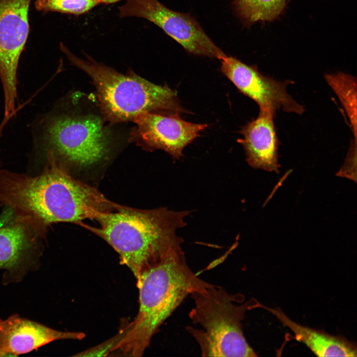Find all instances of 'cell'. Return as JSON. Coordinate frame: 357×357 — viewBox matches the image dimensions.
I'll return each mask as SVG.
<instances>
[{
  "instance_id": "6da1fadb",
  "label": "cell",
  "mask_w": 357,
  "mask_h": 357,
  "mask_svg": "<svg viewBox=\"0 0 357 357\" xmlns=\"http://www.w3.org/2000/svg\"><path fill=\"white\" fill-rule=\"evenodd\" d=\"M38 175L0 168V204L24 218L45 239L54 223L95 219L110 211L114 202L95 188L74 178L51 151Z\"/></svg>"
},
{
  "instance_id": "7a4b0ae2",
  "label": "cell",
  "mask_w": 357,
  "mask_h": 357,
  "mask_svg": "<svg viewBox=\"0 0 357 357\" xmlns=\"http://www.w3.org/2000/svg\"><path fill=\"white\" fill-rule=\"evenodd\" d=\"M210 284L190 269L180 246L147 266L137 280L138 313L127 324L118 350L126 356H141L153 336L184 298Z\"/></svg>"
},
{
  "instance_id": "3957f363",
  "label": "cell",
  "mask_w": 357,
  "mask_h": 357,
  "mask_svg": "<svg viewBox=\"0 0 357 357\" xmlns=\"http://www.w3.org/2000/svg\"><path fill=\"white\" fill-rule=\"evenodd\" d=\"M187 211L166 208L141 210L119 205L96 218L99 227L82 224L104 239L119 254L120 263L128 267L137 280L147 266L171 249L180 246L177 235L185 223Z\"/></svg>"
},
{
  "instance_id": "277c9868",
  "label": "cell",
  "mask_w": 357,
  "mask_h": 357,
  "mask_svg": "<svg viewBox=\"0 0 357 357\" xmlns=\"http://www.w3.org/2000/svg\"><path fill=\"white\" fill-rule=\"evenodd\" d=\"M61 50L70 63L85 72L96 88L100 109L112 123L132 121L145 113L179 115L184 112L177 92L155 84L133 71L120 73L86 55L77 57L63 44Z\"/></svg>"
},
{
  "instance_id": "5b68a950",
  "label": "cell",
  "mask_w": 357,
  "mask_h": 357,
  "mask_svg": "<svg viewBox=\"0 0 357 357\" xmlns=\"http://www.w3.org/2000/svg\"><path fill=\"white\" fill-rule=\"evenodd\" d=\"M194 306L189 316L200 327H186L198 344L203 357H254L257 355L247 342L241 321L247 311L258 308L252 298L243 303L241 294H232L210 284L190 294Z\"/></svg>"
},
{
  "instance_id": "8992f818",
  "label": "cell",
  "mask_w": 357,
  "mask_h": 357,
  "mask_svg": "<svg viewBox=\"0 0 357 357\" xmlns=\"http://www.w3.org/2000/svg\"><path fill=\"white\" fill-rule=\"evenodd\" d=\"M105 119L91 113L74 110L47 118L42 137L46 153L51 151L57 162L66 167L86 169L109 158L114 137Z\"/></svg>"
},
{
  "instance_id": "52a82bcc",
  "label": "cell",
  "mask_w": 357,
  "mask_h": 357,
  "mask_svg": "<svg viewBox=\"0 0 357 357\" xmlns=\"http://www.w3.org/2000/svg\"><path fill=\"white\" fill-rule=\"evenodd\" d=\"M119 10L121 17H141L153 23L190 54L220 60L227 56L189 13L171 10L158 0H127Z\"/></svg>"
},
{
  "instance_id": "ba28073f",
  "label": "cell",
  "mask_w": 357,
  "mask_h": 357,
  "mask_svg": "<svg viewBox=\"0 0 357 357\" xmlns=\"http://www.w3.org/2000/svg\"><path fill=\"white\" fill-rule=\"evenodd\" d=\"M31 0H0V78L4 116L16 113L17 72L29 33L28 13Z\"/></svg>"
},
{
  "instance_id": "9c48e42d",
  "label": "cell",
  "mask_w": 357,
  "mask_h": 357,
  "mask_svg": "<svg viewBox=\"0 0 357 357\" xmlns=\"http://www.w3.org/2000/svg\"><path fill=\"white\" fill-rule=\"evenodd\" d=\"M45 239L26 219L5 207L0 215V270L4 271V283L20 281L36 266Z\"/></svg>"
},
{
  "instance_id": "30bf717a",
  "label": "cell",
  "mask_w": 357,
  "mask_h": 357,
  "mask_svg": "<svg viewBox=\"0 0 357 357\" xmlns=\"http://www.w3.org/2000/svg\"><path fill=\"white\" fill-rule=\"evenodd\" d=\"M222 73L244 95L254 100L260 110L275 114L277 110L301 115L303 107L288 93L290 80L278 81L260 73L255 65H248L231 56L221 60Z\"/></svg>"
},
{
  "instance_id": "8fae6325",
  "label": "cell",
  "mask_w": 357,
  "mask_h": 357,
  "mask_svg": "<svg viewBox=\"0 0 357 357\" xmlns=\"http://www.w3.org/2000/svg\"><path fill=\"white\" fill-rule=\"evenodd\" d=\"M130 139L150 150L161 149L178 159L184 148L207 127L182 119L179 115L145 113L133 120Z\"/></svg>"
},
{
  "instance_id": "7c38bea8",
  "label": "cell",
  "mask_w": 357,
  "mask_h": 357,
  "mask_svg": "<svg viewBox=\"0 0 357 357\" xmlns=\"http://www.w3.org/2000/svg\"><path fill=\"white\" fill-rule=\"evenodd\" d=\"M84 337L82 332L57 330L15 314L0 320V357L17 356L53 341Z\"/></svg>"
},
{
  "instance_id": "4fadbf2b",
  "label": "cell",
  "mask_w": 357,
  "mask_h": 357,
  "mask_svg": "<svg viewBox=\"0 0 357 357\" xmlns=\"http://www.w3.org/2000/svg\"><path fill=\"white\" fill-rule=\"evenodd\" d=\"M275 115L260 110L258 117L242 128V137L238 141L243 146L251 167L278 173L279 142L274 122Z\"/></svg>"
},
{
  "instance_id": "5bb4252c",
  "label": "cell",
  "mask_w": 357,
  "mask_h": 357,
  "mask_svg": "<svg viewBox=\"0 0 357 357\" xmlns=\"http://www.w3.org/2000/svg\"><path fill=\"white\" fill-rule=\"evenodd\" d=\"M262 308L275 316L294 334L295 339L304 343L319 357H357L356 345L341 336L302 326L289 318L280 308H271L260 302Z\"/></svg>"
},
{
  "instance_id": "9a60e30c",
  "label": "cell",
  "mask_w": 357,
  "mask_h": 357,
  "mask_svg": "<svg viewBox=\"0 0 357 357\" xmlns=\"http://www.w3.org/2000/svg\"><path fill=\"white\" fill-rule=\"evenodd\" d=\"M289 0H233L235 12L245 26L273 21L285 10Z\"/></svg>"
},
{
  "instance_id": "2e32d148",
  "label": "cell",
  "mask_w": 357,
  "mask_h": 357,
  "mask_svg": "<svg viewBox=\"0 0 357 357\" xmlns=\"http://www.w3.org/2000/svg\"><path fill=\"white\" fill-rule=\"evenodd\" d=\"M325 78L345 109L350 120L354 139L357 141L356 78L343 72L327 74Z\"/></svg>"
},
{
  "instance_id": "e0dca14e",
  "label": "cell",
  "mask_w": 357,
  "mask_h": 357,
  "mask_svg": "<svg viewBox=\"0 0 357 357\" xmlns=\"http://www.w3.org/2000/svg\"><path fill=\"white\" fill-rule=\"evenodd\" d=\"M101 4L100 0H36L35 8L44 12H57L79 15Z\"/></svg>"
},
{
  "instance_id": "ac0fdd59",
  "label": "cell",
  "mask_w": 357,
  "mask_h": 357,
  "mask_svg": "<svg viewBox=\"0 0 357 357\" xmlns=\"http://www.w3.org/2000/svg\"><path fill=\"white\" fill-rule=\"evenodd\" d=\"M126 325L123 326L114 337L99 345L92 347L76 355L75 356H106L108 354L117 350L119 345L126 331Z\"/></svg>"
},
{
  "instance_id": "d6986e66",
  "label": "cell",
  "mask_w": 357,
  "mask_h": 357,
  "mask_svg": "<svg viewBox=\"0 0 357 357\" xmlns=\"http://www.w3.org/2000/svg\"><path fill=\"white\" fill-rule=\"evenodd\" d=\"M12 117L11 116H9L7 117H4V119H3L2 122H1L0 124V137L1 135L2 130L6 124V123L8 122L9 119Z\"/></svg>"
},
{
  "instance_id": "ffe728a7",
  "label": "cell",
  "mask_w": 357,
  "mask_h": 357,
  "mask_svg": "<svg viewBox=\"0 0 357 357\" xmlns=\"http://www.w3.org/2000/svg\"><path fill=\"white\" fill-rule=\"evenodd\" d=\"M101 4H110L122 0H100Z\"/></svg>"
}]
</instances>
